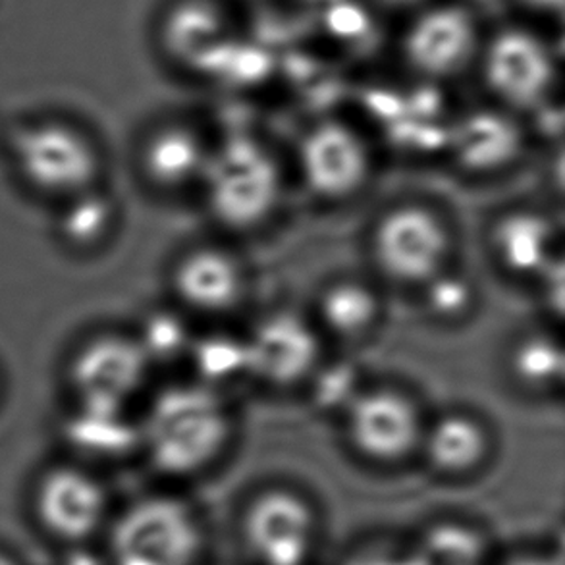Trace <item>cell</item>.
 I'll return each mask as SVG.
<instances>
[{
  "instance_id": "obj_1",
  "label": "cell",
  "mask_w": 565,
  "mask_h": 565,
  "mask_svg": "<svg viewBox=\"0 0 565 565\" xmlns=\"http://www.w3.org/2000/svg\"><path fill=\"white\" fill-rule=\"evenodd\" d=\"M138 420L139 443L162 473L188 475L209 466L232 436L226 394L195 381L151 390Z\"/></svg>"
},
{
  "instance_id": "obj_2",
  "label": "cell",
  "mask_w": 565,
  "mask_h": 565,
  "mask_svg": "<svg viewBox=\"0 0 565 565\" xmlns=\"http://www.w3.org/2000/svg\"><path fill=\"white\" fill-rule=\"evenodd\" d=\"M284 170L273 147L249 131L213 141L198 193L209 218L226 232L253 234L284 201Z\"/></svg>"
},
{
  "instance_id": "obj_3",
  "label": "cell",
  "mask_w": 565,
  "mask_h": 565,
  "mask_svg": "<svg viewBox=\"0 0 565 565\" xmlns=\"http://www.w3.org/2000/svg\"><path fill=\"white\" fill-rule=\"evenodd\" d=\"M8 154L20 184L53 205L105 185L107 157L99 139L68 116H35L20 124Z\"/></svg>"
},
{
  "instance_id": "obj_4",
  "label": "cell",
  "mask_w": 565,
  "mask_h": 565,
  "mask_svg": "<svg viewBox=\"0 0 565 565\" xmlns=\"http://www.w3.org/2000/svg\"><path fill=\"white\" fill-rule=\"evenodd\" d=\"M456 236L450 221L425 201H399L384 209L369 232V255L376 273L407 290L454 265Z\"/></svg>"
},
{
  "instance_id": "obj_5",
  "label": "cell",
  "mask_w": 565,
  "mask_h": 565,
  "mask_svg": "<svg viewBox=\"0 0 565 565\" xmlns=\"http://www.w3.org/2000/svg\"><path fill=\"white\" fill-rule=\"evenodd\" d=\"M153 363L131 330L103 329L82 338L64 361L70 404L130 412L151 392Z\"/></svg>"
},
{
  "instance_id": "obj_6",
  "label": "cell",
  "mask_w": 565,
  "mask_h": 565,
  "mask_svg": "<svg viewBox=\"0 0 565 565\" xmlns=\"http://www.w3.org/2000/svg\"><path fill=\"white\" fill-rule=\"evenodd\" d=\"M296 169L307 193L321 203L340 205L367 188L373 151L360 128L340 118H324L301 134Z\"/></svg>"
},
{
  "instance_id": "obj_7",
  "label": "cell",
  "mask_w": 565,
  "mask_h": 565,
  "mask_svg": "<svg viewBox=\"0 0 565 565\" xmlns=\"http://www.w3.org/2000/svg\"><path fill=\"white\" fill-rule=\"evenodd\" d=\"M247 376L270 390L306 388L319 369L327 340L311 315L282 307L270 309L244 334Z\"/></svg>"
},
{
  "instance_id": "obj_8",
  "label": "cell",
  "mask_w": 565,
  "mask_h": 565,
  "mask_svg": "<svg viewBox=\"0 0 565 565\" xmlns=\"http://www.w3.org/2000/svg\"><path fill=\"white\" fill-rule=\"evenodd\" d=\"M340 419L360 456L375 463H397L419 451L428 417L409 390L367 382Z\"/></svg>"
},
{
  "instance_id": "obj_9",
  "label": "cell",
  "mask_w": 565,
  "mask_h": 565,
  "mask_svg": "<svg viewBox=\"0 0 565 565\" xmlns=\"http://www.w3.org/2000/svg\"><path fill=\"white\" fill-rule=\"evenodd\" d=\"M482 79L498 107L513 115L551 105L558 82V62L551 46L535 33L504 30L482 54Z\"/></svg>"
},
{
  "instance_id": "obj_10",
  "label": "cell",
  "mask_w": 565,
  "mask_h": 565,
  "mask_svg": "<svg viewBox=\"0 0 565 565\" xmlns=\"http://www.w3.org/2000/svg\"><path fill=\"white\" fill-rule=\"evenodd\" d=\"M110 546L116 565H191L201 535L184 504L149 498L118 520Z\"/></svg>"
},
{
  "instance_id": "obj_11",
  "label": "cell",
  "mask_w": 565,
  "mask_h": 565,
  "mask_svg": "<svg viewBox=\"0 0 565 565\" xmlns=\"http://www.w3.org/2000/svg\"><path fill=\"white\" fill-rule=\"evenodd\" d=\"M174 306L188 317L224 319L236 313L249 296V270L239 255L224 245H191L169 273Z\"/></svg>"
},
{
  "instance_id": "obj_12",
  "label": "cell",
  "mask_w": 565,
  "mask_h": 565,
  "mask_svg": "<svg viewBox=\"0 0 565 565\" xmlns=\"http://www.w3.org/2000/svg\"><path fill=\"white\" fill-rule=\"evenodd\" d=\"M213 141L193 124L164 120L146 131L138 146V172L149 190L162 195L198 191Z\"/></svg>"
},
{
  "instance_id": "obj_13",
  "label": "cell",
  "mask_w": 565,
  "mask_h": 565,
  "mask_svg": "<svg viewBox=\"0 0 565 565\" xmlns=\"http://www.w3.org/2000/svg\"><path fill=\"white\" fill-rule=\"evenodd\" d=\"M479 46L471 14L458 7L430 8L409 25L404 56L413 72L427 79L458 76Z\"/></svg>"
},
{
  "instance_id": "obj_14",
  "label": "cell",
  "mask_w": 565,
  "mask_h": 565,
  "mask_svg": "<svg viewBox=\"0 0 565 565\" xmlns=\"http://www.w3.org/2000/svg\"><path fill=\"white\" fill-rule=\"evenodd\" d=\"M313 510L288 490H268L253 500L244 531L265 565H301L313 536Z\"/></svg>"
},
{
  "instance_id": "obj_15",
  "label": "cell",
  "mask_w": 565,
  "mask_h": 565,
  "mask_svg": "<svg viewBox=\"0 0 565 565\" xmlns=\"http://www.w3.org/2000/svg\"><path fill=\"white\" fill-rule=\"evenodd\" d=\"M448 149L459 172L475 178L497 177L520 161L525 130L510 110L475 108L451 126Z\"/></svg>"
},
{
  "instance_id": "obj_16",
  "label": "cell",
  "mask_w": 565,
  "mask_h": 565,
  "mask_svg": "<svg viewBox=\"0 0 565 565\" xmlns=\"http://www.w3.org/2000/svg\"><path fill=\"white\" fill-rule=\"evenodd\" d=\"M489 247L498 267L521 282H536L562 259L556 221L541 209L518 206L490 224Z\"/></svg>"
},
{
  "instance_id": "obj_17",
  "label": "cell",
  "mask_w": 565,
  "mask_h": 565,
  "mask_svg": "<svg viewBox=\"0 0 565 565\" xmlns=\"http://www.w3.org/2000/svg\"><path fill=\"white\" fill-rule=\"evenodd\" d=\"M39 520L64 541L92 536L107 512L105 489L92 473L77 466L49 469L35 494Z\"/></svg>"
},
{
  "instance_id": "obj_18",
  "label": "cell",
  "mask_w": 565,
  "mask_h": 565,
  "mask_svg": "<svg viewBox=\"0 0 565 565\" xmlns=\"http://www.w3.org/2000/svg\"><path fill=\"white\" fill-rule=\"evenodd\" d=\"M309 315L324 340L363 344L381 327L384 299L375 284L365 278L338 276L322 286Z\"/></svg>"
},
{
  "instance_id": "obj_19",
  "label": "cell",
  "mask_w": 565,
  "mask_h": 565,
  "mask_svg": "<svg viewBox=\"0 0 565 565\" xmlns=\"http://www.w3.org/2000/svg\"><path fill=\"white\" fill-rule=\"evenodd\" d=\"M419 450L440 473H471L489 458L492 435L479 415L467 409H448L428 417Z\"/></svg>"
},
{
  "instance_id": "obj_20",
  "label": "cell",
  "mask_w": 565,
  "mask_h": 565,
  "mask_svg": "<svg viewBox=\"0 0 565 565\" xmlns=\"http://www.w3.org/2000/svg\"><path fill=\"white\" fill-rule=\"evenodd\" d=\"M226 20L209 0H184L161 25L162 51L182 66H211L226 54Z\"/></svg>"
},
{
  "instance_id": "obj_21",
  "label": "cell",
  "mask_w": 565,
  "mask_h": 565,
  "mask_svg": "<svg viewBox=\"0 0 565 565\" xmlns=\"http://www.w3.org/2000/svg\"><path fill=\"white\" fill-rule=\"evenodd\" d=\"M56 206L54 234L66 249L77 255L99 252L115 236L120 205L107 185L84 191Z\"/></svg>"
},
{
  "instance_id": "obj_22",
  "label": "cell",
  "mask_w": 565,
  "mask_h": 565,
  "mask_svg": "<svg viewBox=\"0 0 565 565\" xmlns=\"http://www.w3.org/2000/svg\"><path fill=\"white\" fill-rule=\"evenodd\" d=\"M504 369L513 386L529 396L562 392L565 381L562 340L548 329L527 330L508 345Z\"/></svg>"
},
{
  "instance_id": "obj_23",
  "label": "cell",
  "mask_w": 565,
  "mask_h": 565,
  "mask_svg": "<svg viewBox=\"0 0 565 565\" xmlns=\"http://www.w3.org/2000/svg\"><path fill=\"white\" fill-rule=\"evenodd\" d=\"M185 360L195 371L191 381L218 390L222 394H226V388L234 382L249 381L244 334L234 337L226 332H213L205 338H193Z\"/></svg>"
},
{
  "instance_id": "obj_24",
  "label": "cell",
  "mask_w": 565,
  "mask_h": 565,
  "mask_svg": "<svg viewBox=\"0 0 565 565\" xmlns=\"http://www.w3.org/2000/svg\"><path fill=\"white\" fill-rule=\"evenodd\" d=\"M131 332L138 338L154 369L162 363L188 358L195 338L191 327H188V315L177 306L172 309H151L138 329Z\"/></svg>"
},
{
  "instance_id": "obj_25",
  "label": "cell",
  "mask_w": 565,
  "mask_h": 565,
  "mask_svg": "<svg viewBox=\"0 0 565 565\" xmlns=\"http://www.w3.org/2000/svg\"><path fill=\"white\" fill-rule=\"evenodd\" d=\"M417 291L427 317L443 324L466 321L479 301V290L473 278L454 265Z\"/></svg>"
},
{
  "instance_id": "obj_26",
  "label": "cell",
  "mask_w": 565,
  "mask_h": 565,
  "mask_svg": "<svg viewBox=\"0 0 565 565\" xmlns=\"http://www.w3.org/2000/svg\"><path fill=\"white\" fill-rule=\"evenodd\" d=\"M365 384L367 382L363 381L361 373H358V367L350 361H330L329 358H324L313 376L307 382L306 388H309L315 404L321 409L324 412L337 409L342 415L345 407L352 404L353 397L365 388Z\"/></svg>"
},
{
  "instance_id": "obj_27",
  "label": "cell",
  "mask_w": 565,
  "mask_h": 565,
  "mask_svg": "<svg viewBox=\"0 0 565 565\" xmlns=\"http://www.w3.org/2000/svg\"><path fill=\"white\" fill-rule=\"evenodd\" d=\"M564 257H562V259L556 260V263L544 273L541 280H536L535 282L536 286L541 288L546 309H548L552 315H558V317H562V313H564Z\"/></svg>"
},
{
  "instance_id": "obj_28",
  "label": "cell",
  "mask_w": 565,
  "mask_h": 565,
  "mask_svg": "<svg viewBox=\"0 0 565 565\" xmlns=\"http://www.w3.org/2000/svg\"><path fill=\"white\" fill-rule=\"evenodd\" d=\"M529 7L546 10V12H559L564 8V0H523Z\"/></svg>"
},
{
  "instance_id": "obj_29",
  "label": "cell",
  "mask_w": 565,
  "mask_h": 565,
  "mask_svg": "<svg viewBox=\"0 0 565 565\" xmlns=\"http://www.w3.org/2000/svg\"><path fill=\"white\" fill-rule=\"evenodd\" d=\"M361 565H428L425 558L405 559V562H390V559H369Z\"/></svg>"
},
{
  "instance_id": "obj_30",
  "label": "cell",
  "mask_w": 565,
  "mask_h": 565,
  "mask_svg": "<svg viewBox=\"0 0 565 565\" xmlns=\"http://www.w3.org/2000/svg\"><path fill=\"white\" fill-rule=\"evenodd\" d=\"M382 2H384V4H390V7L404 8L417 4L419 0H382Z\"/></svg>"
},
{
  "instance_id": "obj_31",
  "label": "cell",
  "mask_w": 565,
  "mask_h": 565,
  "mask_svg": "<svg viewBox=\"0 0 565 565\" xmlns=\"http://www.w3.org/2000/svg\"><path fill=\"white\" fill-rule=\"evenodd\" d=\"M512 565H554L551 562H541V559H523V562H518V564Z\"/></svg>"
},
{
  "instance_id": "obj_32",
  "label": "cell",
  "mask_w": 565,
  "mask_h": 565,
  "mask_svg": "<svg viewBox=\"0 0 565 565\" xmlns=\"http://www.w3.org/2000/svg\"><path fill=\"white\" fill-rule=\"evenodd\" d=\"M0 565H14L10 559L4 558V556H0Z\"/></svg>"
},
{
  "instance_id": "obj_33",
  "label": "cell",
  "mask_w": 565,
  "mask_h": 565,
  "mask_svg": "<svg viewBox=\"0 0 565 565\" xmlns=\"http://www.w3.org/2000/svg\"><path fill=\"white\" fill-rule=\"evenodd\" d=\"M0 394H2V375H0Z\"/></svg>"
}]
</instances>
